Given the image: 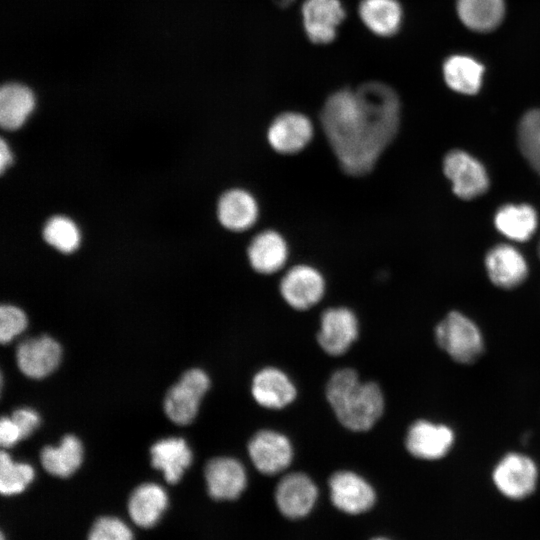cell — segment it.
<instances>
[{
    "label": "cell",
    "mask_w": 540,
    "mask_h": 540,
    "mask_svg": "<svg viewBox=\"0 0 540 540\" xmlns=\"http://www.w3.org/2000/svg\"><path fill=\"white\" fill-rule=\"evenodd\" d=\"M518 143L523 156L540 176V109L530 110L521 118Z\"/></svg>",
    "instance_id": "obj_29"
},
{
    "label": "cell",
    "mask_w": 540,
    "mask_h": 540,
    "mask_svg": "<svg viewBox=\"0 0 540 540\" xmlns=\"http://www.w3.org/2000/svg\"><path fill=\"white\" fill-rule=\"evenodd\" d=\"M490 280L498 287L511 289L527 277L528 267L522 254L506 244L491 249L485 260Z\"/></svg>",
    "instance_id": "obj_17"
},
{
    "label": "cell",
    "mask_w": 540,
    "mask_h": 540,
    "mask_svg": "<svg viewBox=\"0 0 540 540\" xmlns=\"http://www.w3.org/2000/svg\"><path fill=\"white\" fill-rule=\"evenodd\" d=\"M0 539H1V540H4V535H3V534H1Z\"/></svg>",
    "instance_id": "obj_39"
},
{
    "label": "cell",
    "mask_w": 540,
    "mask_h": 540,
    "mask_svg": "<svg viewBox=\"0 0 540 540\" xmlns=\"http://www.w3.org/2000/svg\"><path fill=\"white\" fill-rule=\"evenodd\" d=\"M249 456L263 474L274 475L285 470L293 458L289 439L273 430H261L248 443Z\"/></svg>",
    "instance_id": "obj_9"
},
{
    "label": "cell",
    "mask_w": 540,
    "mask_h": 540,
    "mask_svg": "<svg viewBox=\"0 0 540 540\" xmlns=\"http://www.w3.org/2000/svg\"><path fill=\"white\" fill-rule=\"evenodd\" d=\"M294 0H278V4L281 7L289 6Z\"/></svg>",
    "instance_id": "obj_37"
},
{
    "label": "cell",
    "mask_w": 540,
    "mask_h": 540,
    "mask_svg": "<svg viewBox=\"0 0 540 540\" xmlns=\"http://www.w3.org/2000/svg\"><path fill=\"white\" fill-rule=\"evenodd\" d=\"M311 120L299 112H284L276 116L267 130V140L273 150L281 154H296L312 140Z\"/></svg>",
    "instance_id": "obj_6"
},
{
    "label": "cell",
    "mask_w": 540,
    "mask_h": 540,
    "mask_svg": "<svg viewBox=\"0 0 540 540\" xmlns=\"http://www.w3.org/2000/svg\"><path fill=\"white\" fill-rule=\"evenodd\" d=\"M83 447L73 435H66L58 446H46L40 454L41 464L49 474L60 478L72 475L81 465Z\"/></svg>",
    "instance_id": "obj_24"
},
{
    "label": "cell",
    "mask_w": 540,
    "mask_h": 540,
    "mask_svg": "<svg viewBox=\"0 0 540 540\" xmlns=\"http://www.w3.org/2000/svg\"><path fill=\"white\" fill-rule=\"evenodd\" d=\"M33 479L34 469L29 464L14 462L8 453H0V492L3 495L23 492Z\"/></svg>",
    "instance_id": "obj_30"
},
{
    "label": "cell",
    "mask_w": 540,
    "mask_h": 540,
    "mask_svg": "<svg viewBox=\"0 0 540 540\" xmlns=\"http://www.w3.org/2000/svg\"><path fill=\"white\" fill-rule=\"evenodd\" d=\"M326 397L339 422L352 431L369 430L384 410L380 387L374 382H361L350 368L340 369L330 377Z\"/></svg>",
    "instance_id": "obj_2"
},
{
    "label": "cell",
    "mask_w": 540,
    "mask_h": 540,
    "mask_svg": "<svg viewBox=\"0 0 540 540\" xmlns=\"http://www.w3.org/2000/svg\"><path fill=\"white\" fill-rule=\"evenodd\" d=\"M373 540H388V539H386V538H375Z\"/></svg>",
    "instance_id": "obj_38"
},
{
    "label": "cell",
    "mask_w": 540,
    "mask_h": 540,
    "mask_svg": "<svg viewBox=\"0 0 540 540\" xmlns=\"http://www.w3.org/2000/svg\"><path fill=\"white\" fill-rule=\"evenodd\" d=\"M61 355L62 350L56 340L41 336L20 343L16 350V361L24 375L40 379L57 368Z\"/></svg>",
    "instance_id": "obj_14"
},
{
    "label": "cell",
    "mask_w": 540,
    "mask_h": 540,
    "mask_svg": "<svg viewBox=\"0 0 540 540\" xmlns=\"http://www.w3.org/2000/svg\"><path fill=\"white\" fill-rule=\"evenodd\" d=\"M168 506L166 491L155 483H143L136 487L128 500V513L139 527L155 526Z\"/></svg>",
    "instance_id": "obj_21"
},
{
    "label": "cell",
    "mask_w": 540,
    "mask_h": 540,
    "mask_svg": "<svg viewBox=\"0 0 540 540\" xmlns=\"http://www.w3.org/2000/svg\"><path fill=\"white\" fill-rule=\"evenodd\" d=\"M251 393L259 405L269 409H281L295 399L296 388L284 372L267 367L254 376Z\"/></svg>",
    "instance_id": "obj_19"
},
{
    "label": "cell",
    "mask_w": 540,
    "mask_h": 540,
    "mask_svg": "<svg viewBox=\"0 0 540 540\" xmlns=\"http://www.w3.org/2000/svg\"><path fill=\"white\" fill-rule=\"evenodd\" d=\"M358 336V321L348 308L335 307L321 316L317 340L320 347L333 356L344 354Z\"/></svg>",
    "instance_id": "obj_10"
},
{
    "label": "cell",
    "mask_w": 540,
    "mask_h": 540,
    "mask_svg": "<svg viewBox=\"0 0 540 540\" xmlns=\"http://www.w3.org/2000/svg\"><path fill=\"white\" fill-rule=\"evenodd\" d=\"M538 470L535 462L521 453L506 454L495 466L492 474L497 489L511 499L530 495L536 486Z\"/></svg>",
    "instance_id": "obj_5"
},
{
    "label": "cell",
    "mask_w": 540,
    "mask_h": 540,
    "mask_svg": "<svg viewBox=\"0 0 540 540\" xmlns=\"http://www.w3.org/2000/svg\"><path fill=\"white\" fill-rule=\"evenodd\" d=\"M359 16L371 32L387 37L399 30L402 8L397 0H362Z\"/></svg>",
    "instance_id": "obj_25"
},
{
    "label": "cell",
    "mask_w": 540,
    "mask_h": 540,
    "mask_svg": "<svg viewBox=\"0 0 540 540\" xmlns=\"http://www.w3.org/2000/svg\"><path fill=\"white\" fill-rule=\"evenodd\" d=\"M27 326L25 313L18 307L2 305L0 308V340L9 343Z\"/></svg>",
    "instance_id": "obj_33"
},
{
    "label": "cell",
    "mask_w": 540,
    "mask_h": 540,
    "mask_svg": "<svg viewBox=\"0 0 540 540\" xmlns=\"http://www.w3.org/2000/svg\"><path fill=\"white\" fill-rule=\"evenodd\" d=\"M87 540H133V534L119 518L103 516L93 523Z\"/></svg>",
    "instance_id": "obj_32"
},
{
    "label": "cell",
    "mask_w": 540,
    "mask_h": 540,
    "mask_svg": "<svg viewBox=\"0 0 540 540\" xmlns=\"http://www.w3.org/2000/svg\"><path fill=\"white\" fill-rule=\"evenodd\" d=\"M503 0H457V13L469 29L486 32L499 25L504 16Z\"/></svg>",
    "instance_id": "obj_27"
},
{
    "label": "cell",
    "mask_w": 540,
    "mask_h": 540,
    "mask_svg": "<svg viewBox=\"0 0 540 540\" xmlns=\"http://www.w3.org/2000/svg\"><path fill=\"white\" fill-rule=\"evenodd\" d=\"M443 168L454 193L462 199L477 197L488 188L489 181L484 167L464 151L448 153Z\"/></svg>",
    "instance_id": "obj_8"
},
{
    "label": "cell",
    "mask_w": 540,
    "mask_h": 540,
    "mask_svg": "<svg viewBox=\"0 0 540 540\" xmlns=\"http://www.w3.org/2000/svg\"><path fill=\"white\" fill-rule=\"evenodd\" d=\"M35 105L32 91L18 83H8L0 90V124L13 130L23 125Z\"/></svg>",
    "instance_id": "obj_23"
},
{
    "label": "cell",
    "mask_w": 540,
    "mask_h": 540,
    "mask_svg": "<svg viewBox=\"0 0 540 540\" xmlns=\"http://www.w3.org/2000/svg\"><path fill=\"white\" fill-rule=\"evenodd\" d=\"M484 67L472 57L453 55L443 65L447 85L463 94H474L481 87Z\"/></svg>",
    "instance_id": "obj_26"
},
{
    "label": "cell",
    "mask_w": 540,
    "mask_h": 540,
    "mask_svg": "<svg viewBox=\"0 0 540 540\" xmlns=\"http://www.w3.org/2000/svg\"><path fill=\"white\" fill-rule=\"evenodd\" d=\"M400 111L397 93L378 81L363 83L355 90L339 89L328 96L320 122L346 174L364 176L373 170L398 133Z\"/></svg>",
    "instance_id": "obj_1"
},
{
    "label": "cell",
    "mask_w": 540,
    "mask_h": 540,
    "mask_svg": "<svg viewBox=\"0 0 540 540\" xmlns=\"http://www.w3.org/2000/svg\"><path fill=\"white\" fill-rule=\"evenodd\" d=\"M436 342L454 361L471 364L483 352L484 341L478 326L467 316L452 311L436 326Z\"/></svg>",
    "instance_id": "obj_3"
},
{
    "label": "cell",
    "mask_w": 540,
    "mask_h": 540,
    "mask_svg": "<svg viewBox=\"0 0 540 540\" xmlns=\"http://www.w3.org/2000/svg\"><path fill=\"white\" fill-rule=\"evenodd\" d=\"M325 281L314 267L300 264L289 269L280 283V293L291 307L305 310L323 297Z\"/></svg>",
    "instance_id": "obj_7"
},
{
    "label": "cell",
    "mask_w": 540,
    "mask_h": 540,
    "mask_svg": "<svg viewBox=\"0 0 540 540\" xmlns=\"http://www.w3.org/2000/svg\"><path fill=\"white\" fill-rule=\"evenodd\" d=\"M318 496L314 482L304 473L285 475L278 483L275 500L280 512L288 518L306 516L313 508Z\"/></svg>",
    "instance_id": "obj_15"
},
{
    "label": "cell",
    "mask_w": 540,
    "mask_h": 540,
    "mask_svg": "<svg viewBox=\"0 0 540 540\" xmlns=\"http://www.w3.org/2000/svg\"><path fill=\"white\" fill-rule=\"evenodd\" d=\"M251 267L261 274L279 271L287 262L289 249L284 237L274 230L258 233L247 249Z\"/></svg>",
    "instance_id": "obj_20"
},
{
    "label": "cell",
    "mask_w": 540,
    "mask_h": 540,
    "mask_svg": "<svg viewBox=\"0 0 540 540\" xmlns=\"http://www.w3.org/2000/svg\"><path fill=\"white\" fill-rule=\"evenodd\" d=\"M329 487L335 507L349 514L365 512L375 502V492L371 485L351 471L334 473L329 480Z\"/></svg>",
    "instance_id": "obj_13"
},
{
    "label": "cell",
    "mask_w": 540,
    "mask_h": 540,
    "mask_svg": "<svg viewBox=\"0 0 540 540\" xmlns=\"http://www.w3.org/2000/svg\"><path fill=\"white\" fill-rule=\"evenodd\" d=\"M151 463L160 470L168 483H177L190 466L192 452L182 438H167L156 442L150 449Z\"/></svg>",
    "instance_id": "obj_22"
},
{
    "label": "cell",
    "mask_w": 540,
    "mask_h": 540,
    "mask_svg": "<svg viewBox=\"0 0 540 540\" xmlns=\"http://www.w3.org/2000/svg\"><path fill=\"white\" fill-rule=\"evenodd\" d=\"M301 12L306 35L316 44L333 41L345 18V9L339 0H305Z\"/></svg>",
    "instance_id": "obj_12"
},
{
    "label": "cell",
    "mask_w": 540,
    "mask_h": 540,
    "mask_svg": "<svg viewBox=\"0 0 540 540\" xmlns=\"http://www.w3.org/2000/svg\"><path fill=\"white\" fill-rule=\"evenodd\" d=\"M12 154L11 151L6 144V142L2 139L0 142V171L1 173L4 172L7 166L12 162Z\"/></svg>",
    "instance_id": "obj_36"
},
{
    "label": "cell",
    "mask_w": 540,
    "mask_h": 540,
    "mask_svg": "<svg viewBox=\"0 0 540 540\" xmlns=\"http://www.w3.org/2000/svg\"><path fill=\"white\" fill-rule=\"evenodd\" d=\"M209 385V377L203 370H187L166 394L164 411L167 417L176 424L190 423L195 418Z\"/></svg>",
    "instance_id": "obj_4"
},
{
    "label": "cell",
    "mask_w": 540,
    "mask_h": 540,
    "mask_svg": "<svg viewBox=\"0 0 540 540\" xmlns=\"http://www.w3.org/2000/svg\"><path fill=\"white\" fill-rule=\"evenodd\" d=\"M22 439L21 433L11 417L3 416L0 421V443L9 448Z\"/></svg>",
    "instance_id": "obj_35"
},
{
    "label": "cell",
    "mask_w": 540,
    "mask_h": 540,
    "mask_svg": "<svg viewBox=\"0 0 540 540\" xmlns=\"http://www.w3.org/2000/svg\"><path fill=\"white\" fill-rule=\"evenodd\" d=\"M209 495L215 500H233L246 487V473L236 459L217 457L211 459L204 470Z\"/></svg>",
    "instance_id": "obj_16"
},
{
    "label": "cell",
    "mask_w": 540,
    "mask_h": 540,
    "mask_svg": "<svg viewBox=\"0 0 540 540\" xmlns=\"http://www.w3.org/2000/svg\"><path fill=\"white\" fill-rule=\"evenodd\" d=\"M217 215L225 228L241 232L255 224L259 207L257 200L249 191L235 188L222 194L217 205Z\"/></svg>",
    "instance_id": "obj_18"
},
{
    "label": "cell",
    "mask_w": 540,
    "mask_h": 540,
    "mask_svg": "<svg viewBox=\"0 0 540 540\" xmlns=\"http://www.w3.org/2000/svg\"><path fill=\"white\" fill-rule=\"evenodd\" d=\"M43 237L48 244L63 253L74 251L80 242L77 226L64 216L49 219L43 229Z\"/></svg>",
    "instance_id": "obj_31"
},
{
    "label": "cell",
    "mask_w": 540,
    "mask_h": 540,
    "mask_svg": "<svg viewBox=\"0 0 540 540\" xmlns=\"http://www.w3.org/2000/svg\"><path fill=\"white\" fill-rule=\"evenodd\" d=\"M539 255H540V244H539Z\"/></svg>",
    "instance_id": "obj_40"
},
{
    "label": "cell",
    "mask_w": 540,
    "mask_h": 540,
    "mask_svg": "<svg viewBox=\"0 0 540 540\" xmlns=\"http://www.w3.org/2000/svg\"><path fill=\"white\" fill-rule=\"evenodd\" d=\"M495 225L506 237L526 241L537 227V214L529 205H506L496 213Z\"/></svg>",
    "instance_id": "obj_28"
},
{
    "label": "cell",
    "mask_w": 540,
    "mask_h": 540,
    "mask_svg": "<svg viewBox=\"0 0 540 540\" xmlns=\"http://www.w3.org/2000/svg\"><path fill=\"white\" fill-rule=\"evenodd\" d=\"M12 420L17 425L22 439L28 437L39 425V415L32 409L20 408L11 415Z\"/></svg>",
    "instance_id": "obj_34"
},
{
    "label": "cell",
    "mask_w": 540,
    "mask_h": 540,
    "mask_svg": "<svg viewBox=\"0 0 540 540\" xmlns=\"http://www.w3.org/2000/svg\"><path fill=\"white\" fill-rule=\"evenodd\" d=\"M454 432L446 425L427 420L415 421L408 429L405 444L408 452L423 460L444 457L454 443Z\"/></svg>",
    "instance_id": "obj_11"
}]
</instances>
